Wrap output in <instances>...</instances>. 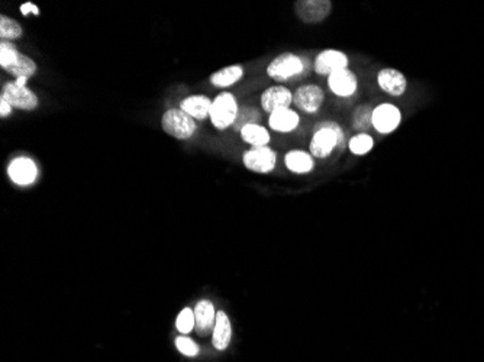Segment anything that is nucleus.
I'll return each instance as SVG.
<instances>
[{
  "label": "nucleus",
  "mask_w": 484,
  "mask_h": 362,
  "mask_svg": "<svg viewBox=\"0 0 484 362\" xmlns=\"http://www.w3.org/2000/svg\"><path fill=\"white\" fill-rule=\"evenodd\" d=\"M306 72V60L293 52L277 55L267 67V76L274 81H288Z\"/></svg>",
  "instance_id": "7ed1b4c3"
},
{
  "label": "nucleus",
  "mask_w": 484,
  "mask_h": 362,
  "mask_svg": "<svg viewBox=\"0 0 484 362\" xmlns=\"http://www.w3.org/2000/svg\"><path fill=\"white\" fill-rule=\"evenodd\" d=\"M331 11L332 2H330V0H299L295 4V12L298 18L308 25L325 21Z\"/></svg>",
  "instance_id": "9d476101"
},
{
  "label": "nucleus",
  "mask_w": 484,
  "mask_h": 362,
  "mask_svg": "<svg viewBox=\"0 0 484 362\" xmlns=\"http://www.w3.org/2000/svg\"><path fill=\"white\" fill-rule=\"evenodd\" d=\"M300 125V116L293 109H281L269 116V126L274 132L290 134Z\"/></svg>",
  "instance_id": "2eb2a0df"
},
{
  "label": "nucleus",
  "mask_w": 484,
  "mask_h": 362,
  "mask_svg": "<svg viewBox=\"0 0 484 362\" xmlns=\"http://www.w3.org/2000/svg\"><path fill=\"white\" fill-rule=\"evenodd\" d=\"M196 326V320H195V312H193L191 309L186 307L183 309L179 316H177V320H176V327H177V331L183 335L188 334L193 331V327Z\"/></svg>",
  "instance_id": "a878e982"
},
{
  "label": "nucleus",
  "mask_w": 484,
  "mask_h": 362,
  "mask_svg": "<svg viewBox=\"0 0 484 362\" xmlns=\"http://www.w3.org/2000/svg\"><path fill=\"white\" fill-rule=\"evenodd\" d=\"M373 148H374V138L368 132L356 134L348 141V149L351 151V154L357 157L367 155L368 152H371Z\"/></svg>",
  "instance_id": "5701e85b"
},
{
  "label": "nucleus",
  "mask_w": 484,
  "mask_h": 362,
  "mask_svg": "<svg viewBox=\"0 0 484 362\" xmlns=\"http://www.w3.org/2000/svg\"><path fill=\"white\" fill-rule=\"evenodd\" d=\"M12 106L5 101V98H0V116L2 118H6L12 113Z\"/></svg>",
  "instance_id": "c756f323"
},
{
  "label": "nucleus",
  "mask_w": 484,
  "mask_h": 362,
  "mask_svg": "<svg viewBox=\"0 0 484 362\" xmlns=\"http://www.w3.org/2000/svg\"><path fill=\"white\" fill-rule=\"evenodd\" d=\"M6 72H9L15 79L29 80L32 76L37 73V62L32 58L19 52Z\"/></svg>",
  "instance_id": "4be33fe9"
},
{
  "label": "nucleus",
  "mask_w": 484,
  "mask_h": 362,
  "mask_svg": "<svg viewBox=\"0 0 484 362\" xmlns=\"http://www.w3.org/2000/svg\"><path fill=\"white\" fill-rule=\"evenodd\" d=\"M18 54L19 51L12 43L9 41L0 43V67H2L4 70H8V67L15 61Z\"/></svg>",
  "instance_id": "bb28decb"
},
{
  "label": "nucleus",
  "mask_w": 484,
  "mask_h": 362,
  "mask_svg": "<svg viewBox=\"0 0 484 362\" xmlns=\"http://www.w3.org/2000/svg\"><path fill=\"white\" fill-rule=\"evenodd\" d=\"M348 65H349V58L344 51L328 48V50L320 51L316 55L315 62H313V69L316 74L330 77L334 73L348 69Z\"/></svg>",
  "instance_id": "1a4fd4ad"
},
{
  "label": "nucleus",
  "mask_w": 484,
  "mask_h": 362,
  "mask_svg": "<svg viewBox=\"0 0 484 362\" xmlns=\"http://www.w3.org/2000/svg\"><path fill=\"white\" fill-rule=\"evenodd\" d=\"M161 128H163V130L167 135L176 140L186 141L195 135V132L198 130V123L186 112L177 108V109H169L163 115V118H161Z\"/></svg>",
  "instance_id": "20e7f679"
},
{
  "label": "nucleus",
  "mask_w": 484,
  "mask_h": 362,
  "mask_svg": "<svg viewBox=\"0 0 484 362\" xmlns=\"http://www.w3.org/2000/svg\"><path fill=\"white\" fill-rule=\"evenodd\" d=\"M284 166L295 174H309L315 170V158L310 152L302 149H292L284 155Z\"/></svg>",
  "instance_id": "f3484780"
},
{
  "label": "nucleus",
  "mask_w": 484,
  "mask_h": 362,
  "mask_svg": "<svg viewBox=\"0 0 484 362\" xmlns=\"http://www.w3.org/2000/svg\"><path fill=\"white\" fill-rule=\"evenodd\" d=\"M240 115V106L232 93L223 91L212 101L209 119L218 130H225L235 125Z\"/></svg>",
  "instance_id": "f03ea898"
},
{
  "label": "nucleus",
  "mask_w": 484,
  "mask_h": 362,
  "mask_svg": "<svg viewBox=\"0 0 484 362\" xmlns=\"http://www.w3.org/2000/svg\"><path fill=\"white\" fill-rule=\"evenodd\" d=\"M176 346L186 356H196L199 353V346L191 339L184 338V336H180L176 339Z\"/></svg>",
  "instance_id": "cd10ccee"
},
{
  "label": "nucleus",
  "mask_w": 484,
  "mask_h": 362,
  "mask_svg": "<svg viewBox=\"0 0 484 362\" xmlns=\"http://www.w3.org/2000/svg\"><path fill=\"white\" fill-rule=\"evenodd\" d=\"M23 35V29L21 23L6 15H0V38L2 41H13L19 40Z\"/></svg>",
  "instance_id": "b1692460"
},
{
  "label": "nucleus",
  "mask_w": 484,
  "mask_h": 362,
  "mask_svg": "<svg viewBox=\"0 0 484 362\" xmlns=\"http://www.w3.org/2000/svg\"><path fill=\"white\" fill-rule=\"evenodd\" d=\"M377 86L385 94L400 97L407 90V79L396 69H383L377 73Z\"/></svg>",
  "instance_id": "4468645a"
},
{
  "label": "nucleus",
  "mask_w": 484,
  "mask_h": 362,
  "mask_svg": "<svg viewBox=\"0 0 484 362\" xmlns=\"http://www.w3.org/2000/svg\"><path fill=\"white\" fill-rule=\"evenodd\" d=\"M244 167L252 173L269 174L277 166V152L270 147L249 148L242 155Z\"/></svg>",
  "instance_id": "0eeeda50"
},
{
  "label": "nucleus",
  "mask_w": 484,
  "mask_h": 362,
  "mask_svg": "<svg viewBox=\"0 0 484 362\" xmlns=\"http://www.w3.org/2000/svg\"><path fill=\"white\" fill-rule=\"evenodd\" d=\"M195 320H196V331L201 335H208L213 332L215 322H216V312L213 305L209 300H202L195 307Z\"/></svg>",
  "instance_id": "a211bd4d"
},
{
  "label": "nucleus",
  "mask_w": 484,
  "mask_h": 362,
  "mask_svg": "<svg viewBox=\"0 0 484 362\" xmlns=\"http://www.w3.org/2000/svg\"><path fill=\"white\" fill-rule=\"evenodd\" d=\"M373 108L370 105H361L352 113V128L359 130V134L368 132V129L373 128L371 125Z\"/></svg>",
  "instance_id": "393cba45"
},
{
  "label": "nucleus",
  "mask_w": 484,
  "mask_h": 362,
  "mask_svg": "<svg viewBox=\"0 0 484 362\" xmlns=\"http://www.w3.org/2000/svg\"><path fill=\"white\" fill-rule=\"evenodd\" d=\"M345 147V134L334 120H324L315 126V134L309 142V152L313 158L325 159L335 148Z\"/></svg>",
  "instance_id": "f257e3e1"
},
{
  "label": "nucleus",
  "mask_w": 484,
  "mask_h": 362,
  "mask_svg": "<svg viewBox=\"0 0 484 362\" xmlns=\"http://www.w3.org/2000/svg\"><path fill=\"white\" fill-rule=\"evenodd\" d=\"M242 77H244V67L240 64H235V65H230V67H225L219 72H215L210 76V83L212 86L218 89H227V87L237 84Z\"/></svg>",
  "instance_id": "412c9836"
},
{
  "label": "nucleus",
  "mask_w": 484,
  "mask_h": 362,
  "mask_svg": "<svg viewBox=\"0 0 484 362\" xmlns=\"http://www.w3.org/2000/svg\"><path fill=\"white\" fill-rule=\"evenodd\" d=\"M325 102V91L317 84H303L293 93V105L308 115L319 112Z\"/></svg>",
  "instance_id": "6e6552de"
},
{
  "label": "nucleus",
  "mask_w": 484,
  "mask_h": 362,
  "mask_svg": "<svg viewBox=\"0 0 484 362\" xmlns=\"http://www.w3.org/2000/svg\"><path fill=\"white\" fill-rule=\"evenodd\" d=\"M403 119L402 111L399 106L384 102L373 108V116H371V125L376 129V132L381 135L393 134L395 130L400 126Z\"/></svg>",
  "instance_id": "423d86ee"
},
{
  "label": "nucleus",
  "mask_w": 484,
  "mask_h": 362,
  "mask_svg": "<svg viewBox=\"0 0 484 362\" xmlns=\"http://www.w3.org/2000/svg\"><path fill=\"white\" fill-rule=\"evenodd\" d=\"M241 138L245 144H248L251 148L257 147H269L271 137L267 128H264L260 123H249L241 128Z\"/></svg>",
  "instance_id": "aec40b11"
},
{
  "label": "nucleus",
  "mask_w": 484,
  "mask_h": 362,
  "mask_svg": "<svg viewBox=\"0 0 484 362\" xmlns=\"http://www.w3.org/2000/svg\"><path fill=\"white\" fill-rule=\"evenodd\" d=\"M19 11H21V13L23 15V16H28V15H35V16H38L40 15V9H38V6L37 5H34V4H32V2H26V4H23L21 8H19Z\"/></svg>",
  "instance_id": "c85d7f7f"
},
{
  "label": "nucleus",
  "mask_w": 484,
  "mask_h": 362,
  "mask_svg": "<svg viewBox=\"0 0 484 362\" xmlns=\"http://www.w3.org/2000/svg\"><path fill=\"white\" fill-rule=\"evenodd\" d=\"M26 79H15V81H9L4 86L0 98L5 101L16 109L21 111H34L38 108V96L26 87Z\"/></svg>",
  "instance_id": "39448f33"
},
{
  "label": "nucleus",
  "mask_w": 484,
  "mask_h": 362,
  "mask_svg": "<svg viewBox=\"0 0 484 362\" xmlns=\"http://www.w3.org/2000/svg\"><path fill=\"white\" fill-rule=\"evenodd\" d=\"M260 103L261 109L270 115L281 109H290L293 105V93L286 86H273L263 91Z\"/></svg>",
  "instance_id": "9b49d317"
},
{
  "label": "nucleus",
  "mask_w": 484,
  "mask_h": 362,
  "mask_svg": "<svg viewBox=\"0 0 484 362\" xmlns=\"http://www.w3.org/2000/svg\"><path fill=\"white\" fill-rule=\"evenodd\" d=\"M212 101L205 94H193L186 97L180 103V109L195 120H205L209 118Z\"/></svg>",
  "instance_id": "dca6fc26"
},
{
  "label": "nucleus",
  "mask_w": 484,
  "mask_h": 362,
  "mask_svg": "<svg viewBox=\"0 0 484 362\" xmlns=\"http://www.w3.org/2000/svg\"><path fill=\"white\" fill-rule=\"evenodd\" d=\"M212 334H213V346L218 351L227 349V346L231 342L232 327H231L230 317L227 316V313L225 312L216 313V322H215V327H213Z\"/></svg>",
  "instance_id": "6ab92c4d"
},
{
  "label": "nucleus",
  "mask_w": 484,
  "mask_h": 362,
  "mask_svg": "<svg viewBox=\"0 0 484 362\" xmlns=\"http://www.w3.org/2000/svg\"><path fill=\"white\" fill-rule=\"evenodd\" d=\"M330 90L341 98H348L359 90V77L349 69L334 73L328 77Z\"/></svg>",
  "instance_id": "ddd939ff"
},
{
  "label": "nucleus",
  "mask_w": 484,
  "mask_h": 362,
  "mask_svg": "<svg viewBox=\"0 0 484 362\" xmlns=\"http://www.w3.org/2000/svg\"><path fill=\"white\" fill-rule=\"evenodd\" d=\"M9 179L18 186H29L38 177V167L35 161L28 157H18L11 161L8 167Z\"/></svg>",
  "instance_id": "f8f14e48"
}]
</instances>
